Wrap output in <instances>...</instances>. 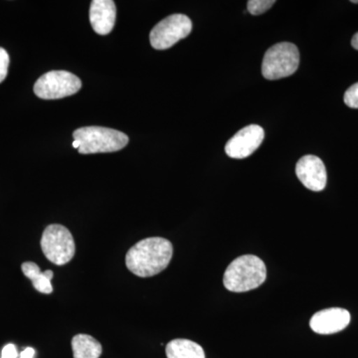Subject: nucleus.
I'll use <instances>...</instances> for the list:
<instances>
[{
	"label": "nucleus",
	"mask_w": 358,
	"mask_h": 358,
	"mask_svg": "<svg viewBox=\"0 0 358 358\" xmlns=\"http://www.w3.org/2000/svg\"><path fill=\"white\" fill-rule=\"evenodd\" d=\"M173 254V244L169 240L162 237L147 238L129 250L126 255L127 268L138 277H152L166 270Z\"/></svg>",
	"instance_id": "1"
},
{
	"label": "nucleus",
	"mask_w": 358,
	"mask_h": 358,
	"mask_svg": "<svg viewBox=\"0 0 358 358\" xmlns=\"http://www.w3.org/2000/svg\"><path fill=\"white\" fill-rule=\"evenodd\" d=\"M267 278L265 263L259 257L244 255L235 259L226 268L223 282L234 293H244L259 288Z\"/></svg>",
	"instance_id": "2"
},
{
	"label": "nucleus",
	"mask_w": 358,
	"mask_h": 358,
	"mask_svg": "<svg viewBox=\"0 0 358 358\" xmlns=\"http://www.w3.org/2000/svg\"><path fill=\"white\" fill-rule=\"evenodd\" d=\"M74 141L80 143L79 154L91 155L100 152H115L122 150L129 143L127 134L103 127H84L73 134Z\"/></svg>",
	"instance_id": "3"
},
{
	"label": "nucleus",
	"mask_w": 358,
	"mask_h": 358,
	"mask_svg": "<svg viewBox=\"0 0 358 358\" xmlns=\"http://www.w3.org/2000/svg\"><path fill=\"white\" fill-rule=\"evenodd\" d=\"M300 65L298 47L289 42L275 44L266 52L262 63L263 76L279 80L293 75Z\"/></svg>",
	"instance_id": "4"
},
{
	"label": "nucleus",
	"mask_w": 358,
	"mask_h": 358,
	"mask_svg": "<svg viewBox=\"0 0 358 358\" xmlns=\"http://www.w3.org/2000/svg\"><path fill=\"white\" fill-rule=\"evenodd\" d=\"M41 249L45 257L57 266L69 263L76 252L74 238L70 231L59 224H52L44 230Z\"/></svg>",
	"instance_id": "5"
},
{
	"label": "nucleus",
	"mask_w": 358,
	"mask_h": 358,
	"mask_svg": "<svg viewBox=\"0 0 358 358\" xmlns=\"http://www.w3.org/2000/svg\"><path fill=\"white\" fill-rule=\"evenodd\" d=\"M81 87V80L76 75L64 70L50 71L37 80L34 93L43 100H58L74 95Z\"/></svg>",
	"instance_id": "6"
},
{
	"label": "nucleus",
	"mask_w": 358,
	"mask_h": 358,
	"mask_svg": "<svg viewBox=\"0 0 358 358\" xmlns=\"http://www.w3.org/2000/svg\"><path fill=\"white\" fill-rule=\"evenodd\" d=\"M192 31V22L185 14H173L152 28L150 34L152 46L157 50H166L185 39Z\"/></svg>",
	"instance_id": "7"
},
{
	"label": "nucleus",
	"mask_w": 358,
	"mask_h": 358,
	"mask_svg": "<svg viewBox=\"0 0 358 358\" xmlns=\"http://www.w3.org/2000/svg\"><path fill=\"white\" fill-rule=\"evenodd\" d=\"M265 138V131L258 124H250L240 129L225 145V152L231 159H246L258 150Z\"/></svg>",
	"instance_id": "8"
},
{
	"label": "nucleus",
	"mask_w": 358,
	"mask_h": 358,
	"mask_svg": "<svg viewBox=\"0 0 358 358\" xmlns=\"http://www.w3.org/2000/svg\"><path fill=\"white\" fill-rule=\"evenodd\" d=\"M296 174L301 183L312 192H322L327 185L326 166L319 157L308 155L299 160Z\"/></svg>",
	"instance_id": "9"
},
{
	"label": "nucleus",
	"mask_w": 358,
	"mask_h": 358,
	"mask_svg": "<svg viewBox=\"0 0 358 358\" xmlns=\"http://www.w3.org/2000/svg\"><path fill=\"white\" fill-rule=\"evenodd\" d=\"M350 322V313L345 308H331L315 313L310 320L315 334H333L343 331Z\"/></svg>",
	"instance_id": "10"
},
{
	"label": "nucleus",
	"mask_w": 358,
	"mask_h": 358,
	"mask_svg": "<svg viewBox=\"0 0 358 358\" xmlns=\"http://www.w3.org/2000/svg\"><path fill=\"white\" fill-rule=\"evenodd\" d=\"M117 17V8L113 0H94L90 7V22L94 31L107 35L112 31Z\"/></svg>",
	"instance_id": "11"
},
{
	"label": "nucleus",
	"mask_w": 358,
	"mask_h": 358,
	"mask_svg": "<svg viewBox=\"0 0 358 358\" xmlns=\"http://www.w3.org/2000/svg\"><path fill=\"white\" fill-rule=\"evenodd\" d=\"M167 358H205L203 348L189 339H173L166 348Z\"/></svg>",
	"instance_id": "12"
},
{
	"label": "nucleus",
	"mask_w": 358,
	"mask_h": 358,
	"mask_svg": "<svg viewBox=\"0 0 358 358\" xmlns=\"http://www.w3.org/2000/svg\"><path fill=\"white\" fill-rule=\"evenodd\" d=\"M23 274L31 280L33 287L39 292V293L49 294L53 292L51 280L53 279L54 274L51 270L41 272L39 266L33 262H25L21 266Z\"/></svg>",
	"instance_id": "13"
},
{
	"label": "nucleus",
	"mask_w": 358,
	"mask_h": 358,
	"mask_svg": "<svg viewBox=\"0 0 358 358\" xmlns=\"http://www.w3.org/2000/svg\"><path fill=\"white\" fill-rule=\"evenodd\" d=\"M74 358H99L103 352L101 343L89 334H77L72 339Z\"/></svg>",
	"instance_id": "14"
},
{
	"label": "nucleus",
	"mask_w": 358,
	"mask_h": 358,
	"mask_svg": "<svg viewBox=\"0 0 358 358\" xmlns=\"http://www.w3.org/2000/svg\"><path fill=\"white\" fill-rule=\"evenodd\" d=\"M275 3V0H249L247 2V8L252 15H261L268 10Z\"/></svg>",
	"instance_id": "15"
},
{
	"label": "nucleus",
	"mask_w": 358,
	"mask_h": 358,
	"mask_svg": "<svg viewBox=\"0 0 358 358\" xmlns=\"http://www.w3.org/2000/svg\"><path fill=\"white\" fill-rule=\"evenodd\" d=\"M343 100L348 107L358 109V83L353 84L346 90Z\"/></svg>",
	"instance_id": "16"
},
{
	"label": "nucleus",
	"mask_w": 358,
	"mask_h": 358,
	"mask_svg": "<svg viewBox=\"0 0 358 358\" xmlns=\"http://www.w3.org/2000/svg\"><path fill=\"white\" fill-rule=\"evenodd\" d=\"M9 55L6 49L0 47V83L6 80L8 73Z\"/></svg>",
	"instance_id": "17"
},
{
	"label": "nucleus",
	"mask_w": 358,
	"mask_h": 358,
	"mask_svg": "<svg viewBox=\"0 0 358 358\" xmlns=\"http://www.w3.org/2000/svg\"><path fill=\"white\" fill-rule=\"evenodd\" d=\"M18 352L16 350V346L14 345H7L4 346L3 350L1 352V358H17Z\"/></svg>",
	"instance_id": "18"
},
{
	"label": "nucleus",
	"mask_w": 358,
	"mask_h": 358,
	"mask_svg": "<svg viewBox=\"0 0 358 358\" xmlns=\"http://www.w3.org/2000/svg\"><path fill=\"white\" fill-rule=\"evenodd\" d=\"M35 350L32 348H27L20 353V358H34Z\"/></svg>",
	"instance_id": "19"
},
{
	"label": "nucleus",
	"mask_w": 358,
	"mask_h": 358,
	"mask_svg": "<svg viewBox=\"0 0 358 358\" xmlns=\"http://www.w3.org/2000/svg\"><path fill=\"white\" fill-rule=\"evenodd\" d=\"M352 45L353 48L358 50V32L355 35V36L352 37Z\"/></svg>",
	"instance_id": "20"
},
{
	"label": "nucleus",
	"mask_w": 358,
	"mask_h": 358,
	"mask_svg": "<svg viewBox=\"0 0 358 358\" xmlns=\"http://www.w3.org/2000/svg\"><path fill=\"white\" fill-rule=\"evenodd\" d=\"M73 148H80V143L78 141H73Z\"/></svg>",
	"instance_id": "21"
},
{
	"label": "nucleus",
	"mask_w": 358,
	"mask_h": 358,
	"mask_svg": "<svg viewBox=\"0 0 358 358\" xmlns=\"http://www.w3.org/2000/svg\"><path fill=\"white\" fill-rule=\"evenodd\" d=\"M352 3H358V0H352Z\"/></svg>",
	"instance_id": "22"
}]
</instances>
